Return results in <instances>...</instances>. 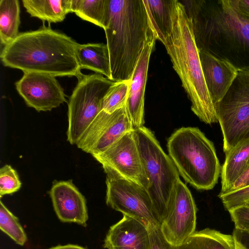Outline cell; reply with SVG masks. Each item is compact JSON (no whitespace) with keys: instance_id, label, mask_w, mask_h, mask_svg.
I'll return each instance as SVG.
<instances>
[{"instance_id":"cell-1","label":"cell","mask_w":249,"mask_h":249,"mask_svg":"<svg viewBox=\"0 0 249 249\" xmlns=\"http://www.w3.org/2000/svg\"><path fill=\"white\" fill-rule=\"evenodd\" d=\"M198 50L232 65L249 70V22L229 0H183Z\"/></svg>"},{"instance_id":"cell-2","label":"cell","mask_w":249,"mask_h":249,"mask_svg":"<svg viewBox=\"0 0 249 249\" xmlns=\"http://www.w3.org/2000/svg\"><path fill=\"white\" fill-rule=\"evenodd\" d=\"M79 45L63 33L42 27L19 33L4 46L0 57L4 66L23 73L78 78L82 74L76 56Z\"/></svg>"},{"instance_id":"cell-3","label":"cell","mask_w":249,"mask_h":249,"mask_svg":"<svg viewBox=\"0 0 249 249\" xmlns=\"http://www.w3.org/2000/svg\"><path fill=\"white\" fill-rule=\"evenodd\" d=\"M104 30L110 80H130L145 44L155 36L143 0H110Z\"/></svg>"},{"instance_id":"cell-4","label":"cell","mask_w":249,"mask_h":249,"mask_svg":"<svg viewBox=\"0 0 249 249\" xmlns=\"http://www.w3.org/2000/svg\"><path fill=\"white\" fill-rule=\"evenodd\" d=\"M163 45L191 101L193 112L206 124L217 123L214 106L203 76L199 50L190 21L179 1L172 33Z\"/></svg>"},{"instance_id":"cell-5","label":"cell","mask_w":249,"mask_h":249,"mask_svg":"<svg viewBox=\"0 0 249 249\" xmlns=\"http://www.w3.org/2000/svg\"><path fill=\"white\" fill-rule=\"evenodd\" d=\"M168 155L178 173L198 190L212 189L221 167L213 143L197 127H183L169 138Z\"/></svg>"},{"instance_id":"cell-6","label":"cell","mask_w":249,"mask_h":249,"mask_svg":"<svg viewBox=\"0 0 249 249\" xmlns=\"http://www.w3.org/2000/svg\"><path fill=\"white\" fill-rule=\"evenodd\" d=\"M134 133L148 182L146 190L161 223L180 180L179 173L149 129L142 126Z\"/></svg>"},{"instance_id":"cell-7","label":"cell","mask_w":249,"mask_h":249,"mask_svg":"<svg viewBox=\"0 0 249 249\" xmlns=\"http://www.w3.org/2000/svg\"><path fill=\"white\" fill-rule=\"evenodd\" d=\"M68 102L67 140L76 144L89 125L103 110L104 98L114 82L94 73L78 78Z\"/></svg>"},{"instance_id":"cell-8","label":"cell","mask_w":249,"mask_h":249,"mask_svg":"<svg viewBox=\"0 0 249 249\" xmlns=\"http://www.w3.org/2000/svg\"><path fill=\"white\" fill-rule=\"evenodd\" d=\"M226 154L249 139V70L238 71L223 98L214 105Z\"/></svg>"},{"instance_id":"cell-9","label":"cell","mask_w":249,"mask_h":249,"mask_svg":"<svg viewBox=\"0 0 249 249\" xmlns=\"http://www.w3.org/2000/svg\"><path fill=\"white\" fill-rule=\"evenodd\" d=\"M106 203L123 215L135 218L148 228L160 226L145 188L133 181L107 175Z\"/></svg>"},{"instance_id":"cell-10","label":"cell","mask_w":249,"mask_h":249,"mask_svg":"<svg viewBox=\"0 0 249 249\" xmlns=\"http://www.w3.org/2000/svg\"><path fill=\"white\" fill-rule=\"evenodd\" d=\"M92 156L102 164L107 175L133 181L147 190L148 182L134 129L125 133L104 152Z\"/></svg>"},{"instance_id":"cell-11","label":"cell","mask_w":249,"mask_h":249,"mask_svg":"<svg viewBox=\"0 0 249 249\" xmlns=\"http://www.w3.org/2000/svg\"><path fill=\"white\" fill-rule=\"evenodd\" d=\"M196 212L191 192L180 179L160 223L161 232L169 243L179 246L196 231Z\"/></svg>"},{"instance_id":"cell-12","label":"cell","mask_w":249,"mask_h":249,"mask_svg":"<svg viewBox=\"0 0 249 249\" xmlns=\"http://www.w3.org/2000/svg\"><path fill=\"white\" fill-rule=\"evenodd\" d=\"M133 129L125 106L111 114L102 110L76 145L82 151L93 156L104 152L125 133Z\"/></svg>"},{"instance_id":"cell-13","label":"cell","mask_w":249,"mask_h":249,"mask_svg":"<svg viewBox=\"0 0 249 249\" xmlns=\"http://www.w3.org/2000/svg\"><path fill=\"white\" fill-rule=\"evenodd\" d=\"M15 86L26 105L38 112L51 111L67 102L63 88L52 75L24 73Z\"/></svg>"},{"instance_id":"cell-14","label":"cell","mask_w":249,"mask_h":249,"mask_svg":"<svg viewBox=\"0 0 249 249\" xmlns=\"http://www.w3.org/2000/svg\"><path fill=\"white\" fill-rule=\"evenodd\" d=\"M50 195L61 221L87 226L89 217L86 199L71 180L54 181Z\"/></svg>"},{"instance_id":"cell-15","label":"cell","mask_w":249,"mask_h":249,"mask_svg":"<svg viewBox=\"0 0 249 249\" xmlns=\"http://www.w3.org/2000/svg\"><path fill=\"white\" fill-rule=\"evenodd\" d=\"M156 37L146 42L131 78L126 109L134 129L143 126L144 95L149 60L154 50Z\"/></svg>"},{"instance_id":"cell-16","label":"cell","mask_w":249,"mask_h":249,"mask_svg":"<svg viewBox=\"0 0 249 249\" xmlns=\"http://www.w3.org/2000/svg\"><path fill=\"white\" fill-rule=\"evenodd\" d=\"M103 246L107 249H148L149 229L139 220L123 215L110 227Z\"/></svg>"},{"instance_id":"cell-17","label":"cell","mask_w":249,"mask_h":249,"mask_svg":"<svg viewBox=\"0 0 249 249\" xmlns=\"http://www.w3.org/2000/svg\"><path fill=\"white\" fill-rule=\"evenodd\" d=\"M199 55L206 87L214 106L227 93L238 71L205 51L199 50Z\"/></svg>"},{"instance_id":"cell-18","label":"cell","mask_w":249,"mask_h":249,"mask_svg":"<svg viewBox=\"0 0 249 249\" xmlns=\"http://www.w3.org/2000/svg\"><path fill=\"white\" fill-rule=\"evenodd\" d=\"M143 1L156 38L164 44L172 33L178 15V0Z\"/></svg>"},{"instance_id":"cell-19","label":"cell","mask_w":249,"mask_h":249,"mask_svg":"<svg viewBox=\"0 0 249 249\" xmlns=\"http://www.w3.org/2000/svg\"><path fill=\"white\" fill-rule=\"evenodd\" d=\"M225 154L220 173L221 189L219 195L229 193L247 168L249 160V139L239 143Z\"/></svg>"},{"instance_id":"cell-20","label":"cell","mask_w":249,"mask_h":249,"mask_svg":"<svg viewBox=\"0 0 249 249\" xmlns=\"http://www.w3.org/2000/svg\"><path fill=\"white\" fill-rule=\"evenodd\" d=\"M76 56L81 69L92 71L110 80V60L106 44H79Z\"/></svg>"},{"instance_id":"cell-21","label":"cell","mask_w":249,"mask_h":249,"mask_svg":"<svg viewBox=\"0 0 249 249\" xmlns=\"http://www.w3.org/2000/svg\"><path fill=\"white\" fill-rule=\"evenodd\" d=\"M23 6L31 17L49 23L64 20L71 13V0H22Z\"/></svg>"},{"instance_id":"cell-22","label":"cell","mask_w":249,"mask_h":249,"mask_svg":"<svg viewBox=\"0 0 249 249\" xmlns=\"http://www.w3.org/2000/svg\"><path fill=\"white\" fill-rule=\"evenodd\" d=\"M178 249H235L232 235L206 228L196 231Z\"/></svg>"},{"instance_id":"cell-23","label":"cell","mask_w":249,"mask_h":249,"mask_svg":"<svg viewBox=\"0 0 249 249\" xmlns=\"http://www.w3.org/2000/svg\"><path fill=\"white\" fill-rule=\"evenodd\" d=\"M110 0H71V11L84 20L105 29Z\"/></svg>"},{"instance_id":"cell-24","label":"cell","mask_w":249,"mask_h":249,"mask_svg":"<svg viewBox=\"0 0 249 249\" xmlns=\"http://www.w3.org/2000/svg\"><path fill=\"white\" fill-rule=\"evenodd\" d=\"M20 6L18 0H0V40L6 46L18 35Z\"/></svg>"},{"instance_id":"cell-25","label":"cell","mask_w":249,"mask_h":249,"mask_svg":"<svg viewBox=\"0 0 249 249\" xmlns=\"http://www.w3.org/2000/svg\"><path fill=\"white\" fill-rule=\"evenodd\" d=\"M131 79L114 82L106 94L103 102V110L111 114L126 106Z\"/></svg>"},{"instance_id":"cell-26","label":"cell","mask_w":249,"mask_h":249,"mask_svg":"<svg viewBox=\"0 0 249 249\" xmlns=\"http://www.w3.org/2000/svg\"><path fill=\"white\" fill-rule=\"evenodd\" d=\"M0 229L17 244L23 246L26 242V234L18 218L12 213L0 201Z\"/></svg>"},{"instance_id":"cell-27","label":"cell","mask_w":249,"mask_h":249,"mask_svg":"<svg viewBox=\"0 0 249 249\" xmlns=\"http://www.w3.org/2000/svg\"><path fill=\"white\" fill-rule=\"evenodd\" d=\"M21 183L15 170L5 165L0 169V196L12 194L18 191Z\"/></svg>"},{"instance_id":"cell-28","label":"cell","mask_w":249,"mask_h":249,"mask_svg":"<svg viewBox=\"0 0 249 249\" xmlns=\"http://www.w3.org/2000/svg\"><path fill=\"white\" fill-rule=\"evenodd\" d=\"M218 197L228 211L245 205L249 201V185L225 194L218 195Z\"/></svg>"},{"instance_id":"cell-29","label":"cell","mask_w":249,"mask_h":249,"mask_svg":"<svg viewBox=\"0 0 249 249\" xmlns=\"http://www.w3.org/2000/svg\"><path fill=\"white\" fill-rule=\"evenodd\" d=\"M229 212L235 228L249 233V206L245 205Z\"/></svg>"},{"instance_id":"cell-30","label":"cell","mask_w":249,"mask_h":249,"mask_svg":"<svg viewBox=\"0 0 249 249\" xmlns=\"http://www.w3.org/2000/svg\"><path fill=\"white\" fill-rule=\"evenodd\" d=\"M149 229V246L148 249H178V246L169 243L163 235L160 226Z\"/></svg>"},{"instance_id":"cell-31","label":"cell","mask_w":249,"mask_h":249,"mask_svg":"<svg viewBox=\"0 0 249 249\" xmlns=\"http://www.w3.org/2000/svg\"><path fill=\"white\" fill-rule=\"evenodd\" d=\"M232 235L235 249H249V233L235 228Z\"/></svg>"},{"instance_id":"cell-32","label":"cell","mask_w":249,"mask_h":249,"mask_svg":"<svg viewBox=\"0 0 249 249\" xmlns=\"http://www.w3.org/2000/svg\"><path fill=\"white\" fill-rule=\"evenodd\" d=\"M232 8L249 22V0H229Z\"/></svg>"},{"instance_id":"cell-33","label":"cell","mask_w":249,"mask_h":249,"mask_svg":"<svg viewBox=\"0 0 249 249\" xmlns=\"http://www.w3.org/2000/svg\"><path fill=\"white\" fill-rule=\"evenodd\" d=\"M249 185V160L245 171L234 183L230 192Z\"/></svg>"},{"instance_id":"cell-34","label":"cell","mask_w":249,"mask_h":249,"mask_svg":"<svg viewBox=\"0 0 249 249\" xmlns=\"http://www.w3.org/2000/svg\"><path fill=\"white\" fill-rule=\"evenodd\" d=\"M49 249H87L83 247L73 244H68L65 245H58L50 248Z\"/></svg>"}]
</instances>
